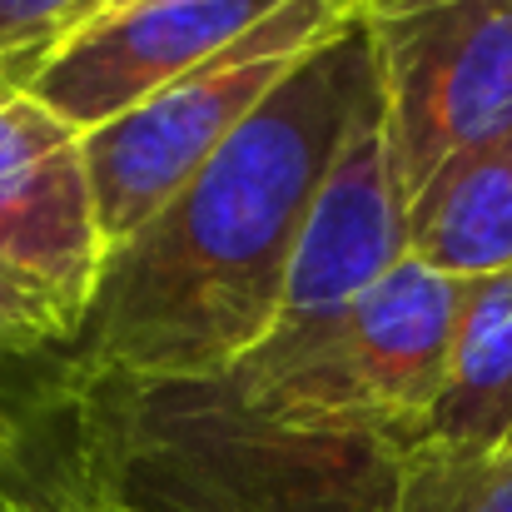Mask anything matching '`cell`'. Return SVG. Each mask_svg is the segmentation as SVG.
Here are the masks:
<instances>
[{"label":"cell","instance_id":"10","mask_svg":"<svg viewBox=\"0 0 512 512\" xmlns=\"http://www.w3.org/2000/svg\"><path fill=\"white\" fill-rule=\"evenodd\" d=\"M383 512H512V448L413 438L388 458Z\"/></svg>","mask_w":512,"mask_h":512},{"label":"cell","instance_id":"6","mask_svg":"<svg viewBox=\"0 0 512 512\" xmlns=\"http://www.w3.org/2000/svg\"><path fill=\"white\" fill-rule=\"evenodd\" d=\"M403 259H408V194L388 150L378 80H368L339 155L304 219L269 334H299L319 319H334Z\"/></svg>","mask_w":512,"mask_h":512},{"label":"cell","instance_id":"2","mask_svg":"<svg viewBox=\"0 0 512 512\" xmlns=\"http://www.w3.org/2000/svg\"><path fill=\"white\" fill-rule=\"evenodd\" d=\"M458 299L463 279L403 259L334 319L264 334L229 373L189 388L259 433L403 448L443 393Z\"/></svg>","mask_w":512,"mask_h":512},{"label":"cell","instance_id":"11","mask_svg":"<svg viewBox=\"0 0 512 512\" xmlns=\"http://www.w3.org/2000/svg\"><path fill=\"white\" fill-rule=\"evenodd\" d=\"M10 403V398H5ZM0 512H145L100 488L80 463H70L50 438L10 413V438L0 448Z\"/></svg>","mask_w":512,"mask_h":512},{"label":"cell","instance_id":"5","mask_svg":"<svg viewBox=\"0 0 512 512\" xmlns=\"http://www.w3.org/2000/svg\"><path fill=\"white\" fill-rule=\"evenodd\" d=\"M274 5L284 0H130L65 30L15 85L90 135L244 35Z\"/></svg>","mask_w":512,"mask_h":512},{"label":"cell","instance_id":"8","mask_svg":"<svg viewBox=\"0 0 512 512\" xmlns=\"http://www.w3.org/2000/svg\"><path fill=\"white\" fill-rule=\"evenodd\" d=\"M408 259L448 279L512 264V130L453 155L408 199Z\"/></svg>","mask_w":512,"mask_h":512},{"label":"cell","instance_id":"3","mask_svg":"<svg viewBox=\"0 0 512 512\" xmlns=\"http://www.w3.org/2000/svg\"><path fill=\"white\" fill-rule=\"evenodd\" d=\"M368 20V0H284L179 80L85 135L105 249L130 239L309 55Z\"/></svg>","mask_w":512,"mask_h":512},{"label":"cell","instance_id":"14","mask_svg":"<svg viewBox=\"0 0 512 512\" xmlns=\"http://www.w3.org/2000/svg\"><path fill=\"white\" fill-rule=\"evenodd\" d=\"M413 0H368V15H388V10H403Z\"/></svg>","mask_w":512,"mask_h":512},{"label":"cell","instance_id":"17","mask_svg":"<svg viewBox=\"0 0 512 512\" xmlns=\"http://www.w3.org/2000/svg\"><path fill=\"white\" fill-rule=\"evenodd\" d=\"M508 448H512V433H508Z\"/></svg>","mask_w":512,"mask_h":512},{"label":"cell","instance_id":"9","mask_svg":"<svg viewBox=\"0 0 512 512\" xmlns=\"http://www.w3.org/2000/svg\"><path fill=\"white\" fill-rule=\"evenodd\" d=\"M512 433V264L463 279L443 393L423 438L508 443Z\"/></svg>","mask_w":512,"mask_h":512},{"label":"cell","instance_id":"4","mask_svg":"<svg viewBox=\"0 0 512 512\" xmlns=\"http://www.w3.org/2000/svg\"><path fill=\"white\" fill-rule=\"evenodd\" d=\"M363 30L408 199L453 155L512 130V0H413Z\"/></svg>","mask_w":512,"mask_h":512},{"label":"cell","instance_id":"16","mask_svg":"<svg viewBox=\"0 0 512 512\" xmlns=\"http://www.w3.org/2000/svg\"><path fill=\"white\" fill-rule=\"evenodd\" d=\"M115 5H130V0H105V5H100V10H115ZM100 10H95V15H100Z\"/></svg>","mask_w":512,"mask_h":512},{"label":"cell","instance_id":"15","mask_svg":"<svg viewBox=\"0 0 512 512\" xmlns=\"http://www.w3.org/2000/svg\"><path fill=\"white\" fill-rule=\"evenodd\" d=\"M5 438H10V403H5V388H0V448H5Z\"/></svg>","mask_w":512,"mask_h":512},{"label":"cell","instance_id":"13","mask_svg":"<svg viewBox=\"0 0 512 512\" xmlns=\"http://www.w3.org/2000/svg\"><path fill=\"white\" fill-rule=\"evenodd\" d=\"M105 0H0V80H20L65 30L90 20Z\"/></svg>","mask_w":512,"mask_h":512},{"label":"cell","instance_id":"12","mask_svg":"<svg viewBox=\"0 0 512 512\" xmlns=\"http://www.w3.org/2000/svg\"><path fill=\"white\" fill-rule=\"evenodd\" d=\"M75 319L80 314L55 289H45L35 274L0 259V368L65 348L75 334Z\"/></svg>","mask_w":512,"mask_h":512},{"label":"cell","instance_id":"7","mask_svg":"<svg viewBox=\"0 0 512 512\" xmlns=\"http://www.w3.org/2000/svg\"><path fill=\"white\" fill-rule=\"evenodd\" d=\"M0 259L35 274L75 314L105 259L85 135L15 80H0Z\"/></svg>","mask_w":512,"mask_h":512},{"label":"cell","instance_id":"1","mask_svg":"<svg viewBox=\"0 0 512 512\" xmlns=\"http://www.w3.org/2000/svg\"><path fill=\"white\" fill-rule=\"evenodd\" d=\"M363 25L309 55L130 239L105 249L55 363L125 383H209L269 334L314 194L373 80Z\"/></svg>","mask_w":512,"mask_h":512}]
</instances>
